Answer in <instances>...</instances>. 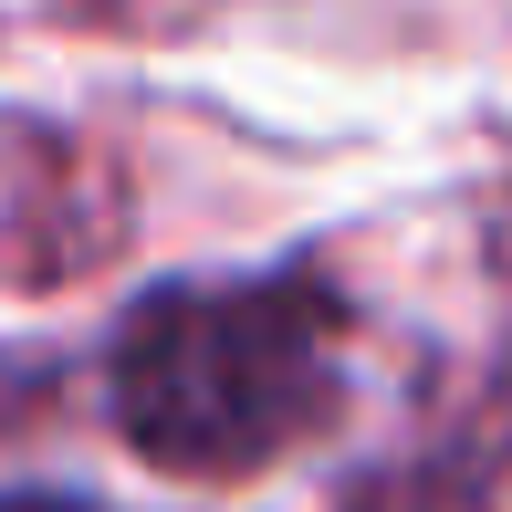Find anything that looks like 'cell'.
<instances>
[{
    "label": "cell",
    "mask_w": 512,
    "mask_h": 512,
    "mask_svg": "<svg viewBox=\"0 0 512 512\" xmlns=\"http://www.w3.org/2000/svg\"><path fill=\"white\" fill-rule=\"evenodd\" d=\"M0 512H84V502H0Z\"/></svg>",
    "instance_id": "2"
},
{
    "label": "cell",
    "mask_w": 512,
    "mask_h": 512,
    "mask_svg": "<svg viewBox=\"0 0 512 512\" xmlns=\"http://www.w3.org/2000/svg\"><path fill=\"white\" fill-rule=\"evenodd\" d=\"M335 293L304 272L157 283L115 324L105 398L115 429L178 481H241L335 418Z\"/></svg>",
    "instance_id": "1"
}]
</instances>
